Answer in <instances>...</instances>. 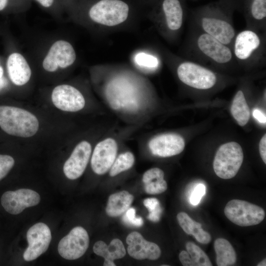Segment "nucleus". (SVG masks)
Masks as SVG:
<instances>
[{
  "label": "nucleus",
  "mask_w": 266,
  "mask_h": 266,
  "mask_svg": "<svg viewBox=\"0 0 266 266\" xmlns=\"http://www.w3.org/2000/svg\"><path fill=\"white\" fill-rule=\"evenodd\" d=\"M237 0H218L191 12L190 24L212 36L231 49L236 34L233 14Z\"/></svg>",
  "instance_id": "f257e3e1"
},
{
  "label": "nucleus",
  "mask_w": 266,
  "mask_h": 266,
  "mask_svg": "<svg viewBox=\"0 0 266 266\" xmlns=\"http://www.w3.org/2000/svg\"><path fill=\"white\" fill-rule=\"evenodd\" d=\"M182 55L208 68H226L238 65L230 47L191 24Z\"/></svg>",
  "instance_id": "f03ea898"
},
{
  "label": "nucleus",
  "mask_w": 266,
  "mask_h": 266,
  "mask_svg": "<svg viewBox=\"0 0 266 266\" xmlns=\"http://www.w3.org/2000/svg\"><path fill=\"white\" fill-rule=\"evenodd\" d=\"M131 14L123 0H78L71 20L84 26L113 28L125 23Z\"/></svg>",
  "instance_id": "7ed1b4c3"
},
{
  "label": "nucleus",
  "mask_w": 266,
  "mask_h": 266,
  "mask_svg": "<svg viewBox=\"0 0 266 266\" xmlns=\"http://www.w3.org/2000/svg\"><path fill=\"white\" fill-rule=\"evenodd\" d=\"M186 15L184 0H159L154 4L150 18L161 35L173 43L180 35Z\"/></svg>",
  "instance_id": "20e7f679"
},
{
  "label": "nucleus",
  "mask_w": 266,
  "mask_h": 266,
  "mask_svg": "<svg viewBox=\"0 0 266 266\" xmlns=\"http://www.w3.org/2000/svg\"><path fill=\"white\" fill-rule=\"evenodd\" d=\"M237 65L252 69L266 62V33L245 28L236 33L232 48Z\"/></svg>",
  "instance_id": "39448f33"
},
{
  "label": "nucleus",
  "mask_w": 266,
  "mask_h": 266,
  "mask_svg": "<svg viewBox=\"0 0 266 266\" xmlns=\"http://www.w3.org/2000/svg\"><path fill=\"white\" fill-rule=\"evenodd\" d=\"M165 61L174 66L180 82L193 89L206 91L212 89L218 83V74L212 69L195 62L165 50Z\"/></svg>",
  "instance_id": "423d86ee"
},
{
  "label": "nucleus",
  "mask_w": 266,
  "mask_h": 266,
  "mask_svg": "<svg viewBox=\"0 0 266 266\" xmlns=\"http://www.w3.org/2000/svg\"><path fill=\"white\" fill-rule=\"evenodd\" d=\"M0 127L8 134L22 137L34 135L38 130L37 118L25 109L0 106Z\"/></svg>",
  "instance_id": "0eeeda50"
},
{
  "label": "nucleus",
  "mask_w": 266,
  "mask_h": 266,
  "mask_svg": "<svg viewBox=\"0 0 266 266\" xmlns=\"http://www.w3.org/2000/svg\"><path fill=\"white\" fill-rule=\"evenodd\" d=\"M128 72L111 75L105 81L103 94L106 100H115L122 105L133 100H138L141 93V85L135 77Z\"/></svg>",
  "instance_id": "6e6552de"
},
{
  "label": "nucleus",
  "mask_w": 266,
  "mask_h": 266,
  "mask_svg": "<svg viewBox=\"0 0 266 266\" xmlns=\"http://www.w3.org/2000/svg\"><path fill=\"white\" fill-rule=\"evenodd\" d=\"M77 59L73 45L65 39L53 41L48 47L41 60L43 69L48 72H55L72 66Z\"/></svg>",
  "instance_id": "1a4fd4ad"
},
{
  "label": "nucleus",
  "mask_w": 266,
  "mask_h": 266,
  "mask_svg": "<svg viewBox=\"0 0 266 266\" xmlns=\"http://www.w3.org/2000/svg\"><path fill=\"white\" fill-rule=\"evenodd\" d=\"M241 146L232 141L221 145L218 149L213 161V169L221 178L231 179L237 173L243 161Z\"/></svg>",
  "instance_id": "9d476101"
},
{
  "label": "nucleus",
  "mask_w": 266,
  "mask_h": 266,
  "mask_svg": "<svg viewBox=\"0 0 266 266\" xmlns=\"http://www.w3.org/2000/svg\"><path fill=\"white\" fill-rule=\"evenodd\" d=\"M227 218L234 224L247 227L260 224L266 213L260 206L240 200H233L227 203L224 208Z\"/></svg>",
  "instance_id": "9b49d317"
},
{
  "label": "nucleus",
  "mask_w": 266,
  "mask_h": 266,
  "mask_svg": "<svg viewBox=\"0 0 266 266\" xmlns=\"http://www.w3.org/2000/svg\"><path fill=\"white\" fill-rule=\"evenodd\" d=\"M89 245V237L87 232L80 226L73 228L60 241L58 251L63 258L73 260L82 257L87 251Z\"/></svg>",
  "instance_id": "f8f14e48"
},
{
  "label": "nucleus",
  "mask_w": 266,
  "mask_h": 266,
  "mask_svg": "<svg viewBox=\"0 0 266 266\" xmlns=\"http://www.w3.org/2000/svg\"><path fill=\"white\" fill-rule=\"evenodd\" d=\"M52 238L49 227L43 223H37L28 231V247L23 254L26 261L35 260L48 249Z\"/></svg>",
  "instance_id": "ddd939ff"
},
{
  "label": "nucleus",
  "mask_w": 266,
  "mask_h": 266,
  "mask_svg": "<svg viewBox=\"0 0 266 266\" xmlns=\"http://www.w3.org/2000/svg\"><path fill=\"white\" fill-rule=\"evenodd\" d=\"M40 200V195L29 189H20L8 191L1 196L0 202L4 209L8 213L17 215L25 208L37 205Z\"/></svg>",
  "instance_id": "4468645a"
},
{
  "label": "nucleus",
  "mask_w": 266,
  "mask_h": 266,
  "mask_svg": "<svg viewBox=\"0 0 266 266\" xmlns=\"http://www.w3.org/2000/svg\"><path fill=\"white\" fill-rule=\"evenodd\" d=\"M52 101L58 109L67 112H76L83 109L85 100L82 93L69 84L56 86L51 94Z\"/></svg>",
  "instance_id": "2eb2a0df"
},
{
  "label": "nucleus",
  "mask_w": 266,
  "mask_h": 266,
  "mask_svg": "<svg viewBox=\"0 0 266 266\" xmlns=\"http://www.w3.org/2000/svg\"><path fill=\"white\" fill-rule=\"evenodd\" d=\"M118 146L115 139L107 138L95 146L91 160L93 171L98 174L105 173L111 167L117 155Z\"/></svg>",
  "instance_id": "dca6fc26"
},
{
  "label": "nucleus",
  "mask_w": 266,
  "mask_h": 266,
  "mask_svg": "<svg viewBox=\"0 0 266 266\" xmlns=\"http://www.w3.org/2000/svg\"><path fill=\"white\" fill-rule=\"evenodd\" d=\"M91 152V145L87 141H81L76 146L63 167L64 174L67 178L74 180L82 175Z\"/></svg>",
  "instance_id": "f3484780"
},
{
  "label": "nucleus",
  "mask_w": 266,
  "mask_h": 266,
  "mask_svg": "<svg viewBox=\"0 0 266 266\" xmlns=\"http://www.w3.org/2000/svg\"><path fill=\"white\" fill-rule=\"evenodd\" d=\"M151 152L155 156L168 157L181 153L185 148V140L176 133H165L151 139L148 143Z\"/></svg>",
  "instance_id": "a211bd4d"
},
{
  "label": "nucleus",
  "mask_w": 266,
  "mask_h": 266,
  "mask_svg": "<svg viewBox=\"0 0 266 266\" xmlns=\"http://www.w3.org/2000/svg\"><path fill=\"white\" fill-rule=\"evenodd\" d=\"M128 254L136 260H156L159 258L161 251L159 246L145 240L138 232L130 233L126 238Z\"/></svg>",
  "instance_id": "6ab92c4d"
},
{
  "label": "nucleus",
  "mask_w": 266,
  "mask_h": 266,
  "mask_svg": "<svg viewBox=\"0 0 266 266\" xmlns=\"http://www.w3.org/2000/svg\"><path fill=\"white\" fill-rule=\"evenodd\" d=\"M246 28L266 33V0H240Z\"/></svg>",
  "instance_id": "aec40b11"
},
{
  "label": "nucleus",
  "mask_w": 266,
  "mask_h": 266,
  "mask_svg": "<svg viewBox=\"0 0 266 266\" xmlns=\"http://www.w3.org/2000/svg\"><path fill=\"white\" fill-rule=\"evenodd\" d=\"M6 66L9 78L15 85L22 86L30 81L32 69L22 53L14 51L10 53L7 58Z\"/></svg>",
  "instance_id": "412c9836"
},
{
  "label": "nucleus",
  "mask_w": 266,
  "mask_h": 266,
  "mask_svg": "<svg viewBox=\"0 0 266 266\" xmlns=\"http://www.w3.org/2000/svg\"><path fill=\"white\" fill-rule=\"evenodd\" d=\"M93 251L96 255L104 258V266H115L114 260L121 259L126 255L123 242L117 238L113 239L109 245L101 240L96 242L93 246Z\"/></svg>",
  "instance_id": "4be33fe9"
},
{
  "label": "nucleus",
  "mask_w": 266,
  "mask_h": 266,
  "mask_svg": "<svg viewBox=\"0 0 266 266\" xmlns=\"http://www.w3.org/2000/svg\"><path fill=\"white\" fill-rule=\"evenodd\" d=\"M164 171L158 167L152 168L146 171L142 176L146 193L156 195L166 191L167 185L164 179Z\"/></svg>",
  "instance_id": "5701e85b"
},
{
  "label": "nucleus",
  "mask_w": 266,
  "mask_h": 266,
  "mask_svg": "<svg viewBox=\"0 0 266 266\" xmlns=\"http://www.w3.org/2000/svg\"><path fill=\"white\" fill-rule=\"evenodd\" d=\"M133 200V196L126 191L111 195L105 208L106 214L111 217L118 216L127 210Z\"/></svg>",
  "instance_id": "b1692460"
},
{
  "label": "nucleus",
  "mask_w": 266,
  "mask_h": 266,
  "mask_svg": "<svg viewBox=\"0 0 266 266\" xmlns=\"http://www.w3.org/2000/svg\"><path fill=\"white\" fill-rule=\"evenodd\" d=\"M214 247L218 266H230L235 263L236 254L228 240L223 238H218L214 241Z\"/></svg>",
  "instance_id": "393cba45"
},
{
  "label": "nucleus",
  "mask_w": 266,
  "mask_h": 266,
  "mask_svg": "<svg viewBox=\"0 0 266 266\" xmlns=\"http://www.w3.org/2000/svg\"><path fill=\"white\" fill-rule=\"evenodd\" d=\"M231 111L239 125L244 126L248 123L250 118V109L243 90H238L235 94Z\"/></svg>",
  "instance_id": "a878e982"
},
{
  "label": "nucleus",
  "mask_w": 266,
  "mask_h": 266,
  "mask_svg": "<svg viewBox=\"0 0 266 266\" xmlns=\"http://www.w3.org/2000/svg\"><path fill=\"white\" fill-rule=\"evenodd\" d=\"M134 63L141 69L147 71H154L160 66L161 61L154 54L140 51L135 53L133 57Z\"/></svg>",
  "instance_id": "bb28decb"
},
{
  "label": "nucleus",
  "mask_w": 266,
  "mask_h": 266,
  "mask_svg": "<svg viewBox=\"0 0 266 266\" xmlns=\"http://www.w3.org/2000/svg\"><path fill=\"white\" fill-rule=\"evenodd\" d=\"M134 163V157L130 152H126L120 154L115 160L110 168L109 175L115 176L122 172L131 168Z\"/></svg>",
  "instance_id": "cd10ccee"
},
{
  "label": "nucleus",
  "mask_w": 266,
  "mask_h": 266,
  "mask_svg": "<svg viewBox=\"0 0 266 266\" xmlns=\"http://www.w3.org/2000/svg\"><path fill=\"white\" fill-rule=\"evenodd\" d=\"M186 248L195 266H212V264L205 253L198 245L191 241L186 244Z\"/></svg>",
  "instance_id": "c85d7f7f"
},
{
  "label": "nucleus",
  "mask_w": 266,
  "mask_h": 266,
  "mask_svg": "<svg viewBox=\"0 0 266 266\" xmlns=\"http://www.w3.org/2000/svg\"><path fill=\"white\" fill-rule=\"evenodd\" d=\"M36 2L43 9L56 19H61L66 14L64 8L60 0H32Z\"/></svg>",
  "instance_id": "c756f323"
},
{
  "label": "nucleus",
  "mask_w": 266,
  "mask_h": 266,
  "mask_svg": "<svg viewBox=\"0 0 266 266\" xmlns=\"http://www.w3.org/2000/svg\"><path fill=\"white\" fill-rule=\"evenodd\" d=\"M176 217L180 226L187 234L193 235L198 228L201 227V224L193 220L185 212H179Z\"/></svg>",
  "instance_id": "7c9ffc66"
},
{
  "label": "nucleus",
  "mask_w": 266,
  "mask_h": 266,
  "mask_svg": "<svg viewBox=\"0 0 266 266\" xmlns=\"http://www.w3.org/2000/svg\"><path fill=\"white\" fill-rule=\"evenodd\" d=\"M143 204L149 211L147 218L152 222H158L162 211L159 200L156 198H147L143 201Z\"/></svg>",
  "instance_id": "2f4dec72"
},
{
  "label": "nucleus",
  "mask_w": 266,
  "mask_h": 266,
  "mask_svg": "<svg viewBox=\"0 0 266 266\" xmlns=\"http://www.w3.org/2000/svg\"><path fill=\"white\" fill-rule=\"evenodd\" d=\"M32 1V0H0V12L12 5L14 11L22 13L30 8Z\"/></svg>",
  "instance_id": "473e14b6"
},
{
  "label": "nucleus",
  "mask_w": 266,
  "mask_h": 266,
  "mask_svg": "<svg viewBox=\"0 0 266 266\" xmlns=\"http://www.w3.org/2000/svg\"><path fill=\"white\" fill-rule=\"evenodd\" d=\"M14 163V160L11 156L0 154V181L6 176Z\"/></svg>",
  "instance_id": "72a5a7b5"
},
{
  "label": "nucleus",
  "mask_w": 266,
  "mask_h": 266,
  "mask_svg": "<svg viewBox=\"0 0 266 266\" xmlns=\"http://www.w3.org/2000/svg\"><path fill=\"white\" fill-rule=\"evenodd\" d=\"M123 219L126 223L135 227H141L143 224L141 217L135 216V209L133 208L127 209Z\"/></svg>",
  "instance_id": "f704fd0d"
},
{
  "label": "nucleus",
  "mask_w": 266,
  "mask_h": 266,
  "mask_svg": "<svg viewBox=\"0 0 266 266\" xmlns=\"http://www.w3.org/2000/svg\"><path fill=\"white\" fill-rule=\"evenodd\" d=\"M205 186L201 183L199 184L195 187L190 198V202L193 205H198L202 197L205 194Z\"/></svg>",
  "instance_id": "c9c22d12"
},
{
  "label": "nucleus",
  "mask_w": 266,
  "mask_h": 266,
  "mask_svg": "<svg viewBox=\"0 0 266 266\" xmlns=\"http://www.w3.org/2000/svg\"><path fill=\"white\" fill-rule=\"evenodd\" d=\"M62 4L66 14L71 20L74 14L78 0H60Z\"/></svg>",
  "instance_id": "e433bc0d"
},
{
  "label": "nucleus",
  "mask_w": 266,
  "mask_h": 266,
  "mask_svg": "<svg viewBox=\"0 0 266 266\" xmlns=\"http://www.w3.org/2000/svg\"><path fill=\"white\" fill-rule=\"evenodd\" d=\"M193 235L198 242L202 244H208L211 240L210 234L201 227L198 228Z\"/></svg>",
  "instance_id": "4c0bfd02"
},
{
  "label": "nucleus",
  "mask_w": 266,
  "mask_h": 266,
  "mask_svg": "<svg viewBox=\"0 0 266 266\" xmlns=\"http://www.w3.org/2000/svg\"><path fill=\"white\" fill-rule=\"evenodd\" d=\"M179 259L184 266H195V264L187 251H182L179 255Z\"/></svg>",
  "instance_id": "58836bf2"
},
{
  "label": "nucleus",
  "mask_w": 266,
  "mask_h": 266,
  "mask_svg": "<svg viewBox=\"0 0 266 266\" xmlns=\"http://www.w3.org/2000/svg\"><path fill=\"white\" fill-rule=\"evenodd\" d=\"M259 152L261 158L266 164V134L262 137L259 143Z\"/></svg>",
  "instance_id": "ea45409f"
},
{
  "label": "nucleus",
  "mask_w": 266,
  "mask_h": 266,
  "mask_svg": "<svg viewBox=\"0 0 266 266\" xmlns=\"http://www.w3.org/2000/svg\"><path fill=\"white\" fill-rule=\"evenodd\" d=\"M253 116L259 122L261 123H266V115L260 110L258 109H255L253 111Z\"/></svg>",
  "instance_id": "a19ab883"
},
{
  "label": "nucleus",
  "mask_w": 266,
  "mask_h": 266,
  "mask_svg": "<svg viewBox=\"0 0 266 266\" xmlns=\"http://www.w3.org/2000/svg\"><path fill=\"white\" fill-rule=\"evenodd\" d=\"M8 85V81L4 76L0 79V90L5 88Z\"/></svg>",
  "instance_id": "79ce46f5"
},
{
  "label": "nucleus",
  "mask_w": 266,
  "mask_h": 266,
  "mask_svg": "<svg viewBox=\"0 0 266 266\" xmlns=\"http://www.w3.org/2000/svg\"><path fill=\"white\" fill-rule=\"evenodd\" d=\"M266 266V260L265 259L260 262L258 265L257 266Z\"/></svg>",
  "instance_id": "37998d69"
},
{
  "label": "nucleus",
  "mask_w": 266,
  "mask_h": 266,
  "mask_svg": "<svg viewBox=\"0 0 266 266\" xmlns=\"http://www.w3.org/2000/svg\"><path fill=\"white\" fill-rule=\"evenodd\" d=\"M149 1L154 3L155 4L157 2H158L159 0H147Z\"/></svg>",
  "instance_id": "c03bdc74"
}]
</instances>
